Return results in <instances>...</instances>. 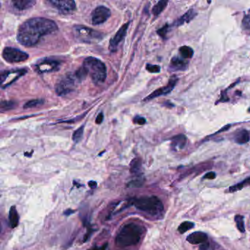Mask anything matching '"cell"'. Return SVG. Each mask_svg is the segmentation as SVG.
I'll return each instance as SVG.
<instances>
[{
    "mask_svg": "<svg viewBox=\"0 0 250 250\" xmlns=\"http://www.w3.org/2000/svg\"><path fill=\"white\" fill-rule=\"evenodd\" d=\"M147 71H149L150 73H159L161 71V67L157 65H151V64H147L146 66Z\"/></svg>",
    "mask_w": 250,
    "mask_h": 250,
    "instance_id": "d6a6232c",
    "label": "cell"
},
{
    "mask_svg": "<svg viewBox=\"0 0 250 250\" xmlns=\"http://www.w3.org/2000/svg\"><path fill=\"white\" fill-rule=\"evenodd\" d=\"M178 81V77H176V76H173L171 78L169 79V83H168L167 85L164 86V87H162L159 89L155 90L154 92H153L152 93H150L148 97H146L145 98L144 100L145 101H148V100H150L153 99V98L159 97V96H164L169 94V92H171L173 91V90L174 89V87H175L176 84H177Z\"/></svg>",
    "mask_w": 250,
    "mask_h": 250,
    "instance_id": "9c48e42d",
    "label": "cell"
},
{
    "mask_svg": "<svg viewBox=\"0 0 250 250\" xmlns=\"http://www.w3.org/2000/svg\"><path fill=\"white\" fill-rule=\"evenodd\" d=\"M216 175L214 172H209L205 174V175L203 176V179H210V180H213L214 178H216Z\"/></svg>",
    "mask_w": 250,
    "mask_h": 250,
    "instance_id": "74e56055",
    "label": "cell"
},
{
    "mask_svg": "<svg viewBox=\"0 0 250 250\" xmlns=\"http://www.w3.org/2000/svg\"><path fill=\"white\" fill-rule=\"evenodd\" d=\"M129 24L130 22H127L126 24L123 25V26L120 28L119 30L117 31V32L115 34V36L110 40L109 49L111 51L114 52L116 51L117 49V46H119V44L121 43L122 41L124 39V37H125V35H126L128 27H129Z\"/></svg>",
    "mask_w": 250,
    "mask_h": 250,
    "instance_id": "7c38bea8",
    "label": "cell"
},
{
    "mask_svg": "<svg viewBox=\"0 0 250 250\" xmlns=\"http://www.w3.org/2000/svg\"><path fill=\"white\" fill-rule=\"evenodd\" d=\"M186 241L192 244H202L208 241V236L206 233L198 231L189 235L186 238Z\"/></svg>",
    "mask_w": 250,
    "mask_h": 250,
    "instance_id": "5bb4252c",
    "label": "cell"
},
{
    "mask_svg": "<svg viewBox=\"0 0 250 250\" xmlns=\"http://www.w3.org/2000/svg\"><path fill=\"white\" fill-rule=\"evenodd\" d=\"M242 27L245 30H250V10L249 12L245 14L242 20Z\"/></svg>",
    "mask_w": 250,
    "mask_h": 250,
    "instance_id": "4dcf8cb0",
    "label": "cell"
},
{
    "mask_svg": "<svg viewBox=\"0 0 250 250\" xmlns=\"http://www.w3.org/2000/svg\"><path fill=\"white\" fill-rule=\"evenodd\" d=\"M199 250H214V249L211 245V243L206 241V242L202 243V244L199 246Z\"/></svg>",
    "mask_w": 250,
    "mask_h": 250,
    "instance_id": "d590c367",
    "label": "cell"
},
{
    "mask_svg": "<svg viewBox=\"0 0 250 250\" xmlns=\"http://www.w3.org/2000/svg\"><path fill=\"white\" fill-rule=\"evenodd\" d=\"M171 148L173 150H181L186 145L187 137L184 134H178L171 139Z\"/></svg>",
    "mask_w": 250,
    "mask_h": 250,
    "instance_id": "2e32d148",
    "label": "cell"
},
{
    "mask_svg": "<svg viewBox=\"0 0 250 250\" xmlns=\"http://www.w3.org/2000/svg\"><path fill=\"white\" fill-rule=\"evenodd\" d=\"M72 213H73V211H72V210H71V209H68L67 211L64 212V214H66V215L68 216V215H70V214Z\"/></svg>",
    "mask_w": 250,
    "mask_h": 250,
    "instance_id": "b9f144b4",
    "label": "cell"
},
{
    "mask_svg": "<svg viewBox=\"0 0 250 250\" xmlns=\"http://www.w3.org/2000/svg\"><path fill=\"white\" fill-rule=\"evenodd\" d=\"M58 30L56 22L46 18H32L22 23L18 27L17 40L24 46H35L42 37Z\"/></svg>",
    "mask_w": 250,
    "mask_h": 250,
    "instance_id": "6da1fadb",
    "label": "cell"
},
{
    "mask_svg": "<svg viewBox=\"0 0 250 250\" xmlns=\"http://www.w3.org/2000/svg\"><path fill=\"white\" fill-rule=\"evenodd\" d=\"M169 24H165L164 27H161V28L158 29L157 33H158V34L159 35V36L162 37L163 39H165L166 37H167L168 31H169Z\"/></svg>",
    "mask_w": 250,
    "mask_h": 250,
    "instance_id": "1f68e13d",
    "label": "cell"
},
{
    "mask_svg": "<svg viewBox=\"0 0 250 250\" xmlns=\"http://www.w3.org/2000/svg\"><path fill=\"white\" fill-rule=\"evenodd\" d=\"M74 75L78 81H81L87 77V73L85 69L84 68V67L81 66V68H79L76 71Z\"/></svg>",
    "mask_w": 250,
    "mask_h": 250,
    "instance_id": "f1b7e54d",
    "label": "cell"
},
{
    "mask_svg": "<svg viewBox=\"0 0 250 250\" xmlns=\"http://www.w3.org/2000/svg\"><path fill=\"white\" fill-rule=\"evenodd\" d=\"M77 79L74 73H68L56 82L55 85V91L58 96H62L70 93L74 90Z\"/></svg>",
    "mask_w": 250,
    "mask_h": 250,
    "instance_id": "8992f818",
    "label": "cell"
},
{
    "mask_svg": "<svg viewBox=\"0 0 250 250\" xmlns=\"http://www.w3.org/2000/svg\"><path fill=\"white\" fill-rule=\"evenodd\" d=\"M43 104H44V100L43 99H33L27 101L26 104L24 105V109L34 108V107L41 106V105Z\"/></svg>",
    "mask_w": 250,
    "mask_h": 250,
    "instance_id": "4316f807",
    "label": "cell"
},
{
    "mask_svg": "<svg viewBox=\"0 0 250 250\" xmlns=\"http://www.w3.org/2000/svg\"><path fill=\"white\" fill-rule=\"evenodd\" d=\"M106 247H107V243H106V244H104V246H102V247H96V248H94V249H92L91 250H106Z\"/></svg>",
    "mask_w": 250,
    "mask_h": 250,
    "instance_id": "60d3db41",
    "label": "cell"
},
{
    "mask_svg": "<svg viewBox=\"0 0 250 250\" xmlns=\"http://www.w3.org/2000/svg\"><path fill=\"white\" fill-rule=\"evenodd\" d=\"M84 129H85V125H81V127H79L76 131H74V133L73 134V142H76V143H78L81 141V138L83 136L84 134Z\"/></svg>",
    "mask_w": 250,
    "mask_h": 250,
    "instance_id": "83f0119b",
    "label": "cell"
},
{
    "mask_svg": "<svg viewBox=\"0 0 250 250\" xmlns=\"http://www.w3.org/2000/svg\"><path fill=\"white\" fill-rule=\"evenodd\" d=\"M104 120V114L102 112H100V114H98V115L96 117V123L97 124H100Z\"/></svg>",
    "mask_w": 250,
    "mask_h": 250,
    "instance_id": "f35d334b",
    "label": "cell"
},
{
    "mask_svg": "<svg viewBox=\"0 0 250 250\" xmlns=\"http://www.w3.org/2000/svg\"><path fill=\"white\" fill-rule=\"evenodd\" d=\"M248 112H249L250 113V107L249 109H248Z\"/></svg>",
    "mask_w": 250,
    "mask_h": 250,
    "instance_id": "7bdbcfd3",
    "label": "cell"
},
{
    "mask_svg": "<svg viewBox=\"0 0 250 250\" xmlns=\"http://www.w3.org/2000/svg\"><path fill=\"white\" fill-rule=\"evenodd\" d=\"M142 182H143V178L140 177L138 179L133 180L129 184V186L130 187H140L142 186Z\"/></svg>",
    "mask_w": 250,
    "mask_h": 250,
    "instance_id": "e575fe53",
    "label": "cell"
},
{
    "mask_svg": "<svg viewBox=\"0 0 250 250\" xmlns=\"http://www.w3.org/2000/svg\"><path fill=\"white\" fill-rule=\"evenodd\" d=\"M111 16V11L105 6H98L92 14V23L94 25H99L104 23Z\"/></svg>",
    "mask_w": 250,
    "mask_h": 250,
    "instance_id": "30bf717a",
    "label": "cell"
},
{
    "mask_svg": "<svg viewBox=\"0 0 250 250\" xmlns=\"http://www.w3.org/2000/svg\"><path fill=\"white\" fill-rule=\"evenodd\" d=\"M167 4L168 1H164V0L159 1V2L153 7L152 10L153 14L155 16H158L159 15H160L161 12H163V10L165 9L166 7H167Z\"/></svg>",
    "mask_w": 250,
    "mask_h": 250,
    "instance_id": "603a6c76",
    "label": "cell"
},
{
    "mask_svg": "<svg viewBox=\"0 0 250 250\" xmlns=\"http://www.w3.org/2000/svg\"><path fill=\"white\" fill-rule=\"evenodd\" d=\"M2 56L6 62L9 63H18L24 62L29 57L28 54L22 50L13 47H5L2 51Z\"/></svg>",
    "mask_w": 250,
    "mask_h": 250,
    "instance_id": "52a82bcc",
    "label": "cell"
},
{
    "mask_svg": "<svg viewBox=\"0 0 250 250\" xmlns=\"http://www.w3.org/2000/svg\"><path fill=\"white\" fill-rule=\"evenodd\" d=\"M130 171L131 173L135 174L138 176H141V169H142V162L140 159H134L131 161L130 165Z\"/></svg>",
    "mask_w": 250,
    "mask_h": 250,
    "instance_id": "44dd1931",
    "label": "cell"
},
{
    "mask_svg": "<svg viewBox=\"0 0 250 250\" xmlns=\"http://www.w3.org/2000/svg\"><path fill=\"white\" fill-rule=\"evenodd\" d=\"M249 185H250V176L243 180V181L238 183V184L234 185V186H230V189H229V192L231 193L238 192V191L241 190L242 189L249 186Z\"/></svg>",
    "mask_w": 250,
    "mask_h": 250,
    "instance_id": "7402d4cb",
    "label": "cell"
},
{
    "mask_svg": "<svg viewBox=\"0 0 250 250\" xmlns=\"http://www.w3.org/2000/svg\"><path fill=\"white\" fill-rule=\"evenodd\" d=\"M233 140L238 145H244L249 142L250 136L247 130L244 129H239L235 132L233 136Z\"/></svg>",
    "mask_w": 250,
    "mask_h": 250,
    "instance_id": "e0dca14e",
    "label": "cell"
},
{
    "mask_svg": "<svg viewBox=\"0 0 250 250\" xmlns=\"http://www.w3.org/2000/svg\"><path fill=\"white\" fill-rule=\"evenodd\" d=\"M84 68L95 84L103 83L106 79V67L101 60L89 56L84 60Z\"/></svg>",
    "mask_w": 250,
    "mask_h": 250,
    "instance_id": "3957f363",
    "label": "cell"
},
{
    "mask_svg": "<svg viewBox=\"0 0 250 250\" xmlns=\"http://www.w3.org/2000/svg\"><path fill=\"white\" fill-rule=\"evenodd\" d=\"M197 12L195 11L194 9H190L189 10H188L186 13L183 15L181 17H180L178 19L176 20L175 22L173 23V25L175 27H179L185 24V23H189L191 21L197 16Z\"/></svg>",
    "mask_w": 250,
    "mask_h": 250,
    "instance_id": "ac0fdd59",
    "label": "cell"
},
{
    "mask_svg": "<svg viewBox=\"0 0 250 250\" xmlns=\"http://www.w3.org/2000/svg\"><path fill=\"white\" fill-rule=\"evenodd\" d=\"M16 106V103L14 101H2L1 103V111H7L13 109Z\"/></svg>",
    "mask_w": 250,
    "mask_h": 250,
    "instance_id": "f546056e",
    "label": "cell"
},
{
    "mask_svg": "<svg viewBox=\"0 0 250 250\" xmlns=\"http://www.w3.org/2000/svg\"><path fill=\"white\" fill-rule=\"evenodd\" d=\"M144 233V228L139 224L131 222L125 224L117 233L116 244L120 248H125L135 245L140 242Z\"/></svg>",
    "mask_w": 250,
    "mask_h": 250,
    "instance_id": "7a4b0ae2",
    "label": "cell"
},
{
    "mask_svg": "<svg viewBox=\"0 0 250 250\" xmlns=\"http://www.w3.org/2000/svg\"><path fill=\"white\" fill-rule=\"evenodd\" d=\"M188 62L185 60L179 57V56H174L170 61V68L173 71H184L188 68Z\"/></svg>",
    "mask_w": 250,
    "mask_h": 250,
    "instance_id": "9a60e30c",
    "label": "cell"
},
{
    "mask_svg": "<svg viewBox=\"0 0 250 250\" xmlns=\"http://www.w3.org/2000/svg\"><path fill=\"white\" fill-rule=\"evenodd\" d=\"M194 224L192 222H183L182 224H180V226L178 227V232H179L180 234H184V233L187 232L188 230H191L194 228Z\"/></svg>",
    "mask_w": 250,
    "mask_h": 250,
    "instance_id": "d4e9b609",
    "label": "cell"
},
{
    "mask_svg": "<svg viewBox=\"0 0 250 250\" xmlns=\"http://www.w3.org/2000/svg\"><path fill=\"white\" fill-rule=\"evenodd\" d=\"M88 185L91 189H95L97 186V183L96 181H93V180H91V181H89L88 183Z\"/></svg>",
    "mask_w": 250,
    "mask_h": 250,
    "instance_id": "ab89813d",
    "label": "cell"
},
{
    "mask_svg": "<svg viewBox=\"0 0 250 250\" xmlns=\"http://www.w3.org/2000/svg\"><path fill=\"white\" fill-rule=\"evenodd\" d=\"M36 2L32 1V0H24V1H13L12 5L13 7L18 10H25L29 9L34 6Z\"/></svg>",
    "mask_w": 250,
    "mask_h": 250,
    "instance_id": "d6986e66",
    "label": "cell"
},
{
    "mask_svg": "<svg viewBox=\"0 0 250 250\" xmlns=\"http://www.w3.org/2000/svg\"><path fill=\"white\" fill-rule=\"evenodd\" d=\"M133 121L134 123L138 124V125H144V124H145L146 123L145 118H144L143 117H140V116L134 117Z\"/></svg>",
    "mask_w": 250,
    "mask_h": 250,
    "instance_id": "8d00e7d4",
    "label": "cell"
},
{
    "mask_svg": "<svg viewBox=\"0 0 250 250\" xmlns=\"http://www.w3.org/2000/svg\"><path fill=\"white\" fill-rule=\"evenodd\" d=\"M73 33L78 41L87 43H93L101 41L104 35L90 27L77 25L73 27Z\"/></svg>",
    "mask_w": 250,
    "mask_h": 250,
    "instance_id": "5b68a950",
    "label": "cell"
},
{
    "mask_svg": "<svg viewBox=\"0 0 250 250\" xmlns=\"http://www.w3.org/2000/svg\"><path fill=\"white\" fill-rule=\"evenodd\" d=\"M9 222L12 228H16L19 223V216H18V212L15 206L10 208L9 212Z\"/></svg>",
    "mask_w": 250,
    "mask_h": 250,
    "instance_id": "ffe728a7",
    "label": "cell"
},
{
    "mask_svg": "<svg viewBox=\"0 0 250 250\" xmlns=\"http://www.w3.org/2000/svg\"><path fill=\"white\" fill-rule=\"evenodd\" d=\"M235 222H236V227L238 230L240 231L241 233L245 232V226H244V221H243V216L239 214L235 216Z\"/></svg>",
    "mask_w": 250,
    "mask_h": 250,
    "instance_id": "484cf974",
    "label": "cell"
},
{
    "mask_svg": "<svg viewBox=\"0 0 250 250\" xmlns=\"http://www.w3.org/2000/svg\"><path fill=\"white\" fill-rule=\"evenodd\" d=\"M229 90V87L228 89L224 90V91L222 92V94H221V98L218 99V100L217 102L216 103V104H218V103H224V102H228L229 100H230V98H228V94H227V92H228V90Z\"/></svg>",
    "mask_w": 250,
    "mask_h": 250,
    "instance_id": "836d02e7",
    "label": "cell"
},
{
    "mask_svg": "<svg viewBox=\"0 0 250 250\" xmlns=\"http://www.w3.org/2000/svg\"><path fill=\"white\" fill-rule=\"evenodd\" d=\"M27 71L26 69H16L4 71L1 74V87L2 89L7 87L24 76Z\"/></svg>",
    "mask_w": 250,
    "mask_h": 250,
    "instance_id": "ba28073f",
    "label": "cell"
},
{
    "mask_svg": "<svg viewBox=\"0 0 250 250\" xmlns=\"http://www.w3.org/2000/svg\"><path fill=\"white\" fill-rule=\"evenodd\" d=\"M180 55L184 59H191L194 56V50L192 48L187 46H183L179 49Z\"/></svg>",
    "mask_w": 250,
    "mask_h": 250,
    "instance_id": "cb8c5ba5",
    "label": "cell"
},
{
    "mask_svg": "<svg viewBox=\"0 0 250 250\" xmlns=\"http://www.w3.org/2000/svg\"><path fill=\"white\" fill-rule=\"evenodd\" d=\"M60 68V63L56 60L45 59L35 65V71L38 73H49L56 71Z\"/></svg>",
    "mask_w": 250,
    "mask_h": 250,
    "instance_id": "8fae6325",
    "label": "cell"
},
{
    "mask_svg": "<svg viewBox=\"0 0 250 250\" xmlns=\"http://www.w3.org/2000/svg\"><path fill=\"white\" fill-rule=\"evenodd\" d=\"M49 3L55 7L56 10H59L62 14H68L71 12L74 11L76 8V5L74 1H56V0H51L49 1Z\"/></svg>",
    "mask_w": 250,
    "mask_h": 250,
    "instance_id": "4fadbf2b",
    "label": "cell"
},
{
    "mask_svg": "<svg viewBox=\"0 0 250 250\" xmlns=\"http://www.w3.org/2000/svg\"><path fill=\"white\" fill-rule=\"evenodd\" d=\"M133 204L137 209L152 216H158L164 211L162 202L155 196L136 198L134 199Z\"/></svg>",
    "mask_w": 250,
    "mask_h": 250,
    "instance_id": "277c9868",
    "label": "cell"
}]
</instances>
